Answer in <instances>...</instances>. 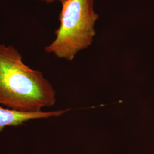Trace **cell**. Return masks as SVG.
Wrapping results in <instances>:
<instances>
[{
    "instance_id": "7a4b0ae2",
    "label": "cell",
    "mask_w": 154,
    "mask_h": 154,
    "mask_svg": "<svg viewBox=\"0 0 154 154\" xmlns=\"http://www.w3.org/2000/svg\"><path fill=\"white\" fill-rule=\"evenodd\" d=\"M61 4L55 38L45 50L58 58L71 61L92 44L99 15L94 10V0H66Z\"/></svg>"
},
{
    "instance_id": "6da1fadb",
    "label": "cell",
    "mask_w": 154,
    "mask_h": 154,
    "mask_svg": "<svg viewBox=\"0 0 154 154\" xmlns=\"http://www.w3.org/2000/svg\"><path fill=\"white\" fill-rule=\"evenodd\" d=\"M55 101V90L43 74L26 65L14 46L0 44V105L38 112Z\"/></svg>"
},
{
    "instance_id": "3957f363",
    "label": "cell",
    "mask_w": 154,
    "mask_h": 154,
    "mask_svg": "<svg viewBox=\"0 0 154 154\" xmlns=\"http://www.w3.org/2000/svg\"><path fill=\"white\" fill-rule=\"evenodd\" d=\"M69 110L55 111H41L38 112H23L4 108L0 105V132L7 127H17L27 122L57 117L63 115Z\"/></svg>"
},
{
    "instance_id": "277c9868",
    "label": "cell",
    "mask_w": 154,
    "mask_h": 154,
    "mask_svg": "<svg viewBox=\"0 0 154 154\" xmlns=\"http://www.w3.org/2000/svg\"><path fill=\"white\" fill-rule=\"evenodd\" d=\"M38 1H43V2H45L47 3H53L55 1H60V2H61V3H62L63 2H64L66 0H38Z\"/></svg>"
}]
</instances>
